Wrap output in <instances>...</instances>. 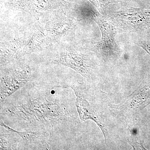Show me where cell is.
<instances>
[{
  "mask_svg": "<svg viewBox=\"0 0 150 150\" xmlns=\"http://www.w3.org/2000/svg\"><path fill=\"white\" fill-rule=\"evenodd\" d=\"M52 87L33 86L26 93L1 103V118L30 128L53 131L54 127L71 121V113L65 100L50 101L47 96Z\"/></svg>",
  "mask_w": 150,
  "mask_h": 150,
  "instance_id": "obj_1",
  "label": "cell"
},
{
  "mask_svg": "<svg viewBox=\"0 0 150 150\" xmlns=\"http://www.w3.org/2000/svg\"><path fill=\"white\" fill-rule=\"evenodd\" d=\"M1 68V103L26 85L32 77V72L28 65H4Z\"/></svg>",
  "mask_w": 150,
  "mask_h": 150,
  "instance_id": "obj_2",
  "label": "cell"
},
{
  "mask_svg": "<svg viewBox=\"0 0 150 150\" xmlns=\"http://www.w3.org/2000/svg\"><path fill=\"white\" fill-rule=\"evenodd\" d=\"M51 64L66 66L75 70L84 77L88 78L91 74L92 66L85 55L69 49L60 50L51 59Z\"/></svg>",
  "mask_w": 150,
  "mask_h": 150,
  "instance_id": "obj_3",
  "label": "cell"
},
{
  "mask_svg": "<svg viewBox=\"0 0 150 150\" xmlns=\"http://www.w3.org/2000/svg\"><path fill=\"white\" fill-rule=\"evenodd\" d=\"M21 138L25 146H31L35 149L51 150V138L53 131L41 128H30L19 131L12 129Z\"/></svg>",
  "mask_w": 150,
  "mask_h": 150,
  "instance_id": "obj_4",
  "label": "cell"
},
{
  "mask_svg": "<svg viewBox=\"0 0 150 150\" xmlns=\"http://www.w3.org/2000/svg\"><path fill=\"white\" fill-rule=\"evenodd\" d=\"M74 26V21L69 16L64 13L57 14L44 27L47 42L51 43L58 41Z\"/></svg>",
  "mask_w": 150,
  "mask_h": 150,
  "instance_id": "obj_5",
  "label": "cell"
},
{
  "mask_svg": "<svg viewBox=\"0 0 150 150\" xmlns=\"http://www.w3.org/2000/svg\"><path fill=\"white\" fill-rule=\"evenodd\" d=\"M47 42L44 27L42 24L36 23L33 27L26 41L25 39L24 45L17 55L16 57L20 58L25 54H30L42 49Z\"/></svg>",
  "mask_w": 150,
  "mask_h": 150,
  "instance_id": "obj_6",
  "label": "cell"
},
{
  "mask_svg": "<svg viewBox=\"0 0 150 150\" xmlns=\"http://www.w3.org/2000/svg\"><path fill=\"white\" fill-rule=\"evenodd\" d=\"M58 1L52 0H12L10 6L11 8L35 13L40 11L56 8L62 6Z\"/></svg>",
  "mask_w": 150,
  "mask_h": 150,
  "instance_id": "obj_7",
  "label": "cell"
},
{
  "mask_svg": "<svg viewBox=\"0 0 150 150\" xmlns=\"http://www.w3.org/2000/svg\"><path fill=\"white\" fill-rule=\"evenodd\" d=\"M0 150H17L20 142L21 138L17 133L7 126L1 118V133H0Z\"/></svg>",
  "mask_w": 150,
  "mask_h": 150,
  "instance_id": "obj_8",
  "label": "cell"
},
{
  "mask_svg": "<svg viewBox=\"0 0 150 150\" xmlns=\"http://www.w3.org/2000/svg\"><path fill=\"white\" fill-rule=\"evenodd\" d=\"M25 43L24 38L21 37L11 41L1 43V64L12 62L16 58L17 51L22 48Z\"/></svg>",
  "mask_w": 150,
  "mask_h": 150,
  "instance_id": "obj_9",
  "label": "cell"
}]
</instances>
